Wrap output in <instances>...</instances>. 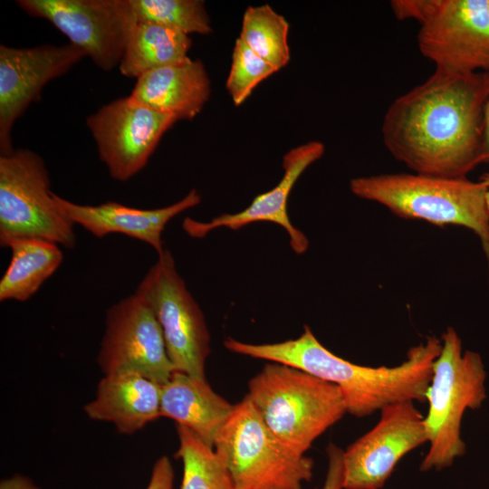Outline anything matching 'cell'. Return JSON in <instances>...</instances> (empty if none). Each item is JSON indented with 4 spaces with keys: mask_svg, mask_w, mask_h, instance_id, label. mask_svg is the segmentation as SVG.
I'll list each match as a JSON object with an SVG mask.
<instances>
[{
    "mask_svg": "<svg viewBox=\"0 0 489 489\" xmlns=\"http://www.w3.org/2000/svg\"><path fill=\"white\" fill-rule=\"evenodd\" d=\"M489 72L440 70L387 109L382 141L413 173L466 177L479 165Z\"/></svg>",
    "mask_w": 489,
    "mask_h": 489,
    "instance_id": "cell-1",
    "label": "cell"
},
{
    "mask_svg": "<svg viewBox=\"0 0 489 489\" xmlns=\"http://www.w3.org/2000/svg\"><path fill=\"white\" fill-rule=\"evenodd\" d=\"M441 339L428 337L411 347L406 360L395 367H367L344 360L315 337L305 340L294 355L297 369L336 385L347 413L363 417L399 402H426Z\"/></svg>",
    "mask_w": 489,
    "mask_h": 489,
    "instance_id": "cell-2",
    "label": "cell"
},
{
    "mask_svg": "<svg viewBox=\"0 0 489 489\" xmlns=\"http://www.w3.org/2000/svg\"><path fill=\"white\" fill-rule=\"evenodd\" d=\"M350 188L356 197L378 203L398 217L472 230L481 241L489 276L487 188L482 181L397 173L354 177Z\"/></svg>",
    "mask_w": 489,
    "mask_h": 489,
    "instance_id": "cell-3",
    "label": "cell"
},
{
    "mask_svg": "<svg viewBox=\"0 0 489 489\" xmlns=\"http://www.w3.org/2000/svg\"><path fill=\"white\" fill-rule=\"evenodd\" d=\"M248 390L267 427L300 455L347 413L336 385L281 363H267L251 379Z\"/></svg>",
    "mask_w": 489,
    "mask_h": 489,
    "instance_id": "cell-4",
    "label": "cell"
},
{
    "mask_svg": "<svg viewBox=\"0 0 489 489\" xmlns=\"http://www.w3.org/2000/svg\"><path fill=\"white\" fill-rule=\"evenodd\" d=\"M441 350L433 363L426 393L428 408L424 422L429 444L419 470H442L465 455L461 423L466 409H477L486 398V371L481 356L463 351L453 327L441 337Z\"/></svg>",
    "mask_w": 489,
    "mask_h": 489,
    "instance_id": "cell-5",
    "label": "cell"
},
{
    "mask_svg": "<svg viewBox=\"0 0 489 489\" xmlns=\"http://www.w3.org/2000/svg\"><path fill=\"white\" fill-rule=\"evenodd\" d=\"M215 451L222 457L234 489H302L313 461L287 448L245 396L219 430Z\"/></svg>",
    "mask_w": 489,
    "mask_h": 489,
    "instance_id": "cell-6",
    "label": "cell"
},
{
    "mask_svg": "<svg viewBox=\"0 0 489 489\" xmlns=\"http://www.w3.org/2000/svg\"><path fill=\"white\" fill-rule=\"evenodd\" d=\"M50 189L41 156L14 149L0 156V244L16 238H40L65 248L76 244L73 223L60 209Z\"/></svg>",
    "mask_w": 489,
    "mask_h": 489,
    "instance_id": "cell-7",
    "label": "cell"
},
{
    "mask_svg": "<svg viewBox=\"0 0 489 489\" xmlns=\"http://www.w3.org/2000/svg\"><path fill=\"white\" fill-rule=\"evenodd\" d=\"M151 309L164 337L174 372L206 379L210 335L203 312L165 249L134 292Z\"/></svg>",
    "mask_w": 489,
    "mask_h": 489,
    "instance_id": "cell-8",
    "label": "cell"
},
{
    "mask_svg": "<svg viewBox=\"0 0 489 489\" xmlns=\"http://www.w3.org/2000/svg\"><path fill=\"white\" fill-rule=\"evenodd\" d=\"M16 5L50 22L106 72L119 66L137 23L130 0H18Z\"/></svg>",
    "mask_w": 489,
    "mask_h": 489,
    "instance_id": "cell-9",
    "label": "cell"
},
{
    "mask_svg": "<svg viewBox=\"0 0 489 489\" xmlns=\"http://www.w3.org/2000/svg\"><path fill=\"white\" fill-rule=\"evenodd\" d=\"M97 362L104 376L135 374L161 386L172 376L159 323L137 294L108 309Z\"/></svg>",
    "mask_w": 489,
    "mask_h": 489,
    "instance_id": "cell-10",
    "label": "cell"
},
{
    "mask_svg": "<svg viewBox=\"0 0 489 489\" xmlns=\"http://www.w3.org/2000/svg\"><path fill=\"white\" fill-rule=\"evenodd\" d=\"M417 42L436 70L489 72V0H433Z\"/></svg>",
    "mask_w": 489,
    "mask_h": 489,
    "instance_id": "cell-11",
    "label": "cell"
},
{
    "mask_svg": "<svg viewBox=\"0 0 489 489\" xmlns=\"http://www.w3.org/2000/svg\"><path fill=\"white\" fill-rule=\"evenodd\" d=\"M175 122V118L130 96L103 105L86 120L100 159L118 181H127L143 169Z\"/></svg>",
    "mask_w": 489,
    "mask_h": 489,
    "instance_id": "cell-12",
    "label": "cell"
},
{
    "mask_svg": "<svg viewBox=\"0 0 489 489\" xmlns=\"http://www.w3.org/2000/svg\"><path fill=\"white\" fill-rule=\"evenodd\" d=\"M427 442L424 416L413 401L380 410L378 423L343 451V489H380L400 459Z\"/></svg>",
    "mask_w": 489,
    "mask_h": 489,
    "instance_id": "cell-13",
    "label": "cell"
},
{
    "mask_svg": "<svg viewBox=\"0 0 489 489\" xmlns=\"http://www.w3.org/2000/svg\"><path fill=\"white\" fill-rule=\"evenodd\" d=\"M86 53L72 44L32 47L0 45V152L11 153L12 129L43 87L62 76Z\"/></svg>",
    "mask_w": 489,
    "mask_h": 489,
    "instance_id": "cell-14",
    "label": "cell"
},
{
    "mask_svg": "<svg viewBox=\"0 0 489 489\" xmlns=\"http://www.w3.org/2000/svg\"><path fill=\"white\" fill-rule=\"evenodd\" d=\"M325 150L324 144L312 140L290 149L283 158V176L271 190L256 196L244 210L235 214H223L209 222H198L187 217L183 228L188 235L202 238L219 227L231 230L255 222H270L281 225L288 234L290 245L298 254L305 253L309 241L305 235L291 222L287 212V202L294 184L312 163L320 159Z\"/></svg>",
    "mask_w": 489,
    "mask_h": 489,
    "instance_id": "cell-15",
    "label": "cell"
},
{
    "mask_svg": "<svg viewBox=\"0 0 489 489\" xmlns=\"http://www.w3.org/2000/svg\"><path fill=\"white\" fill-rule=\"evenodd\" d=\"M55 202L64 215L73 223L101 238L110 234H122L152 246L158 254L165 248L162 233L167 224L179 213L196 206L201 197L196 189L168 206L141 209L109 201L98 206L80 205L55 193Z\"/></svg>",
    "mask_w": 489,
    "mask_h": 489,
    "instance_id": "cell-16",
    "label": "cell"
},
{
    "mask_svg": "<svg viewBox=\"0 0 489 489\" xmlns=\"http://www.w3.org/2000/svg\"><path fill=\"white\" fill-rule=\"evenodd\" d=\"M211 93L210 80L200 60L161 67L137 79L130 97L177 120L198 115Z\"/></svg>",
    "mask_w": 489,
    "mask_h": 489,
    "instance_id": "cell-17",
    "label": "cell"
},
{
    "mask_svg": "<svg viewBox=\"0 0 489 489\" xmlns=\"http://www.w3.org/2000/svg\"><path fill=\"white\" fill-rule=\"evenodd\" d=\"M161 387L135 374L103 376L83 410L89 418L110 422L119 433L131 435L161 417Z\"/></svg>",
    "mask_w": 489,
    "mask_h": 489,
    "instance_id": "cell-18",
    "label": "cell"
},
{
    "mask_svg": "<svg viewBox=\"0 0 489 489\" xmlns=\"http://www.w3.org/2000/svg\"><path fill=\"white\" fill-rule=\"evenodd\" d=\"M235 406L216 393L206 379L181 372H173L161 387V417L187 427L212 448Z\"/></svg>",
    "mask_w": 489,
    "mask_h": 489,
    "instance_id": "cell-19",
    "label": "cell"
},
{
    "mask_svg": "<svg viewBox=\"0 0 489 489\" xmlns=\"http://www.w3.org/2000/svg\"><path fill=\"white\" fill-rule=\"evenodd\" d=\"M5 247L11 260L0 280V301L26 302L61 265L60 245L40 238H16Z\"/></svg>",
    "mask_w": 489,
    "mask_h": 489,
    "instance_id": "cell-20",
    "label": "cell"
},
{
    "mask_svg": "<svg viewBox=\"0 0 489 489\" xmlns=\"http://www.w3.org/2000/svg\"><path fill=\"white\" fill-rule=\"evenodd\" d=\"M189 35L152 23H136L119 64L120 73L138 79L150 71L189 59Z\"/></svg>",
    "mask_w": 489,
    "mask_h": 489,
    "instance_id": "cell-21",
    "label": "cell"
},
{
    "mask_svg": "<svg viewBox=\"0 0 489 489\" xmlns=\"http://www.w3.org/2000/svg\"><path fill=\"white\" fill-rule=\"evenodd\" d=\"M289 23L269 5L249 6L244 13L239 35L254 53L277 71L290 61Z\"/></svg>",
    "mask_w": 489,
    "mask_h": 489,
    "instance_id": "cell-22",
    "label": "cell"
},
{
    "mask_svg": "<svg viewBox=\"0 0 489 489\" xmlns=\"http://www.w3.org/2000/svg\"><path fill=\"white\" fill-rule=\"evenodd\" d=\"M178 449L183 464L181 489H234L222 457L191 430L177 426Z\"/></svg>",
    "mask_w": 489,
    "mask_h": 489,
    "instance_id": "cell-23",
    "label": "cell"
},
{
    "mask_svg": "<svg viewBox=\"0 0 489 489\" xmlns=\"http://www.w3.org/2000/svg\"><path fill=\"white\" fill-rule=\"evenodd\" d=\"M137 23L157 24L187 35L212 33L202 0H130Z\"/></svg>",
    "mask_w": 489,
    "mask_h": 489,
    "instance_id": "cell-24",
    "label": "cell"
},
{
    "mask_svg": "<svg viewBox=\"0 0 489 489\" xmlns=\"http://www.w3.org/2000/svg\"><path fill=\"white\" fill-rule=\"evenodd\" d=\"M275 72L277 70L273 65L258 56L241 39L237 38L225 82L226 90L234 104L241 105L260 82Z\"/></svg>",
    "mask_w": 489,
    "mask_h": 489,
    "instance_id": "cell-25",
    "label": "cell"
},
{
    "mask_svg": "<svg viewBox=\"0 0 489 489\" xmlns=\"http://www.w3.org/2000/svg\"><path fill=\"white\" fill-rule=\"evenodd\" d=\"M328 469L323 484L317 489H343V450L330 443L326 449Z\"/></svg>",
    "mask_w": 489,
    "mask_h": 489,
    "instance_id": "cell-26",
    "label": "cell"
},
{
    "mask_svg": "<svg viewBox=\"0 0 489 489\" xmlns=\"http://www.w3.org/2000/svg\"><path fill=\"white\" fill-rule=\"evenodd\" d=\"M433 0H392L390 6L398 20L414 19L419 24L428 14Z\"/></svg>",
    "mask_w": 489,
    "mask_h": 489,
    "instance_id": "cell-27",
    "label": "cell"
},
{
    "mask_svg": "<svg viewBox=\"0 0 489 489\" xmlns=\"http://www.w3.org/2000/svg\"><path fill=\"white\" fill-rule=\"evenodd\" d=\"M174 470L167 455L160 456L154 464L149 483L146 489H173Z\"/></svg>",
    "mask_w": 489,
    "mask_h": 489,
    "instance_id": "cell-28",
    "label": "cell"
},
{
    "mask_svg": "<svg viewBox=\"0 0 489 489\" xmlns=\"http://www.w3.org/2000/svg\"><path fill=\"white\" fill-rule=\"evenodd\" d=\"M0 489H40L34 482L21 475H14L3 479L0 483Z\"/></svg>",
    "mask_w": 489,
    "mask_h": 489,
    "instance_id": "cell-29",
    "label": "cell"
},
{
    "mask_svg": "<svg viewBox=\"0 0 489 489\" xmlns=\"http://www.w3.org/2000/svg\"><path fill=\"white\" fill-rule=\"evenodd\" d=\"M479 164L489 162V97L485 103L484 112V132Z\"/></svg>",
    "mask_w": 489,
    "mask_h": 489,
    "instance_id": "cell-30",
    "label": "cell"
},
{
    "mask_svg": "<svg viewBox=\"0 0 489 489\" xmlns=\"http://www.w3.org/2000/svg\"><path fill=\"white\" fill-rule=\"evenodd\" d=\"M480 181H482L486 186V193H485V204L487 212L489 214V172L484 173L481 177Z\"/></svg>",
    "mask_w": 489,
    "mask_h": 489,
    "instance_id": "cell-31",
    "label": "cell"
}]
</instances>
